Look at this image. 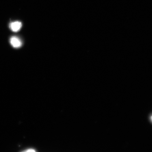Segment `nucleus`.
I'll use <instances>...</instances> for the list:
<instances>
[{
	"label": "nucleus",
	"instance_id": "f257e3e1",
	"mask_svg": "<svg viewBox=\"0 0 152 152\" xmlns=\"http://www.w3.org/2000/svg\"><path fill=\"white\" fill-rule=\"evenodd\" d=\"M10 43L11 45L16 48L20 47L22 45V42L18 37H13L10 39Z\"/></svg>",
	"mask_w": 152,
	"mask_h": 152
},
{
	"label": "nucleus",
	"instance_id": "f03ea898",
	"mask_svg": "<svg viewBox=\"0 0 152 152\" xmlns=\"http://www.w3.org/2000/svg\"><path fill=\"white\" fill-rule=\"evenodd\" d=\"M22 26V24L20 22L16 21L10 24V28L13 31L17 32L20 30Z\"/></svg>",
	"mask_w": 152,
	"mask_h": 152
},
{
	"label": "nucleus",
	"instance_id": "7ed1b4c3",
	"mask_svg": "<svg viewBox=\"0 0 152 152\" xmlns=\"http://www.w3.org/2000/svg\"><path fill=\"white\" fill-rule=\"evenodd\" d=\"M151 120L152 121V116L151 117Z\"/></svg>",
	"mask_w": 152,
	"mask_h": 152
}]
</instances>
